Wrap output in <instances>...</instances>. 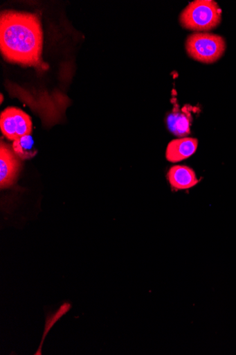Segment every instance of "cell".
Listing matches in <instances>:
<instances>
[{"mask_svg": "<svg viewBox=\"0 0 236 355\" xmlns=\"http://www.w3.org/2000/svg\"><path fill=\"white\" fill-rule=\"evenodd\" d=\"M191 119V110L187 107H185L181 110L174 109L167 117V125L172 134L183 137L190 133Z\"/></svg>", "mask_w": 236, "mask_h": 355, "instance_id": "8", "label": "cell"}, {"mask_svg": "<svg viewBox=\"0 0 236 355\" xmlns=\"http://www.w3.org/2000/svg\"><path fill=\"white\" fill-rule=\"evenodd\" d=\"M21 169V159L8 144L0 145V187H12L17 181Z\"/></svg>", "mask_w": 236, "mask_h": 355, "instance_id": "5", "label": "cell"}, {"mask_svg": "<svg viewBox=\"0 0 236 355\" xmlns=\"http://www.w3.org/2000/svg\"><path fill=\"white\" fill-rule=\"evenodd\" d=\"M73 307V304L71 302H64L55 311H49L46 318L45 326L44 330V334L42 336V340L40 344V346L35 353V355H41L42 354V347L44 343V341L51 331V330L53 328V327L57 324V322L67 313H69Z\"/></svg>", "mask_w": 236, "mask_h": 355, "instance_id": "9", "label": "cell"}, {"mask_svg": "<svg viewBox=\"0 0 236 355\" xmlns=\"http://www.w3.org/2000/svg\"><path fill=\"white\" fill-rule=\"evenodd\" d=\"M224 39L217 35L197 32L190 35L185 43L188 54L194 60L207 64L220 59L226 51Z\"/></svg>", "mask_w": 236, "mask_h": 355, "instance_id": "3", "label": "cell"}, {"mask_svg": "<svg viewBox=\"0 0 236 355\" xmlns=\"http://www.w3.org/2000/svg\"><path fill=\"white\" fill-rule=\"evenodd\" d=\"M222 11L213 0H196L190 3L181 12V25L191 31H211L221 21Z\"/></svg>", "mask_w": 236, "mask_h": 355, "instance_id": "2", "label": "cell"}, {"mask_svg": "<svg viewBox=\"0 0 236 355\" xmlns=\"http://www.w3.org/2000/svg\"><path fill=\"white\" fill-rule=\"evenodd\" d=\"M12 146L15 154L21 159H31L38 153L35 141L30 135L24 136L13 141Z\"/></svg>", "mask_w": 236, "mask_h": 355, "instance_id": "10", "label": "cell"}, {"mask_svg": "<svg viewBox=\"0 0 236 355\" xmlns=\"http://www.w3.org/2000/svg\"><path fill=\"white\" fill-rule=\"evenodd\" d=\"M198 141L193 138H183L173 140L168 144L165 157L171 163L181 162L191 157L197 150Z\"/></svg>", "mask_w": 236, "mask_h": 355, "instance_id": "6", "label": "cell"}, {"mask_svg": "<svg viewBox=\"0 0 236 355\" xmlns=\"http://www.w3.org/2000/svg\"><path fill=\"white\" fill-rule=\"evenodd\" d=\"M3 100H4L3 95V94H1V103H3Z\"/></svg>", "mask_w": 236, "mask_h": 355, "instance_id": "11", "label": "cell"}, {"mask_svg": "<svg viewBox=\"0 0 236 355\" xmlns=\"http://www.w3.org/2000/svg\"><path fill=\"white\" fill-rule=\"evenodd\" d=\"M0 128L5 137L15 141L30 135L33 123L30 116L21 110L8 107L0 114Z\"/></svg>", "mask_w": 236, "mask_h": 355, "instance_id": "4", "label": "cell"}, {"mask_svg": "<svg viewBox=\"0 0 236 355\" xmlns=\"http://www.w3.org/2000/svg\"><path fill=\"white\" fill-rule=\"evenodd\" d=\"M44 33L36 13L6 10L0 15V51L10 62L46 71L42 58Z\"/></svg>", "mask_w": 236, "mask_h": 355, "instance_id": "1", "label": "cell"}, {"mask_svg": "<svg viewBox=\"0 0 236 355\" xmlns=\"http://www.w3.org/2000/svg\"><path fill=\"white\" fill-rule=\"evenodd\" d=\"M167 177L172 187L177 190L190 189L199 182L194 171L185 166L172 167L168 171Z\"/></svg>", "mask_w": 236, "mask_h": 355, "instance_id": "7", "label": "cell"}]
</instances>
